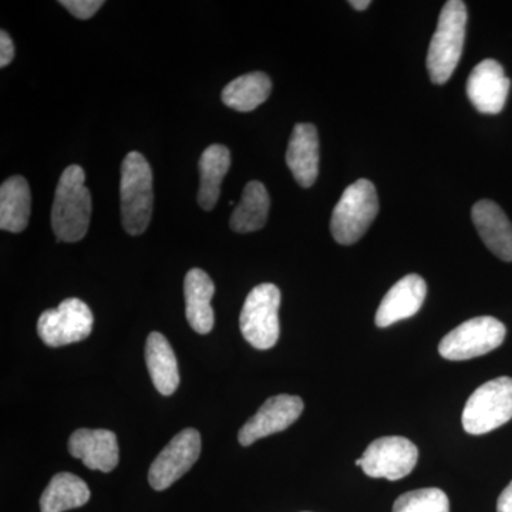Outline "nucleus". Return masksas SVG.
Instances as JSON below:
<instances>
[{"label": "nucleus", "instance_id": "1", "mask_svg": "<svg viewBox=\"0 0 512 512\" xmlns=\"http://www.w3.org/2000/svg\"><path fill=\"white\" fill-rule=\"evenodd\" d=\"M86 174L80 165H69L57 184L52 207V228L62 242L84 238L92 217V195L87 190Z\"/></svg>", "mask_w": 512, "mask_h": 512}, {"label": "nucleus", "instance_id": "2", "mask_svg": "<svg viewBox=\"0 0 512 512\" xmlns=\"http://www.w3.org/2000/svg\"><path fill=\"white\" fill-rule=\"evenodd\" d=\"M121 222L127 234L141 235L153 215V171L143 154L131 151L121 164Z\"/></svg>", "mask_w": 512, "mask_h": 512}, {"label": "nucleus", "instance_id": "3", "mask_svg": "<svg viewBox=\"0 0 512 512\" xmlns=\"http://www.w3.org/2000/svg\"><path fill=\"white\" fill-rule=\"evenodd\" d=\"M467 6L461 0H448L443 6L436 33L427 53V70L431 82H448L460 63L466 39Z\"/></svg>", "mask_w": 512, "mask_h": 512}, {"label": "nucleus", "instance_id": "4", "mask_svg": "<svg viewBox=\"0 0 512 512\" xmlns=\"http://www.w3.org/2000/svg\"><path fill=\"white\" fill-rule=\"evenodd\" d=\"M379 212L372 181L357 180L343 192L330 221V232L340 245H353L366 234Z\"/></svg>", "mask_w": 512, "mask_h": 512}, {"label": "nucleus", "instance_id": "5", "mask_svg": "<svg viewBox=\"0 0 512 512\" xmlns=\"http://www.w3.org/2000/svg\"><path fill=\"white\" fill-rule=\"evenodd\" d=\"M279 308H281V291L278 286L261 284L249 292L239 316V328L252 348L258 350L274 348L281 333Z\"/></svg>", "mask_w": 512, "mask_h": 512}, {"label": "nucleus", "instance_id": "6", "mask_svg": "<svg viewBox=\"0 0 512 512\" xmlns=\"http://www.w3.org/2000/svg\"><path fill=\"white\" fill-rule=\"evenodd\" d=\"M512 419V379L498 377L478 387L464 407V430L481 436L504 426Z\"/></svg>", "mask_w": 512, "mask_h": 512}, {"label": "nucleus", "instance_id": "7", "mask_svg": "<svg viewBox=\"0 0 512 512\" xmlns=\"http://www.w3.org/2000/svg\"><path fill=\"white\" fill-rule=\"evenodd\" d=\"M505 335L507 329L503 322L493 316H478L447 333L440 342L439 353L454 362L474 359L500 348Z\"/></svg>", "mask_w": 512, "mask_h": 512}, {"label": "nucleus", "instance_id": "8", "mask_svg": "<svg viewBox=\"0 0 512 512\" xmlns=\"http://www.w3.org/2000/svg\"><path fill=\"white\" fill-rule=\"evenodd\" d=\"M93 323L89 306L80 299L70 298L60 303L59 308L40 315L37 333L49 348H60L89 338Z\"/></svg>", "mask_w": 512, "mask_h": 512}, {"label": "nucleus", "instance_id": "9", "mask_svg": "<svg viewBox=\"0 0 512 512\" xmlns=\"http://www.w3.org/2000/svg\"><path fill=\"white\" fill-rule=\"evenodd\" d=\"M359 461L366 476L397 481L412 473L419 450L404 437H382L366 448Z\"/></svg>", "mask_w": 512, "mask_h": 512}, {"label": "nucleus", "instance_id": "10", "mask_svg": "<svg viewBox=\"0 0 512 512\" xmlns=\"http://www.w3.org/2000/svg\"><path fill=\"white\" fill-rule=\"evenodd\" d=\"M201 454V434L195 429H184L158 454L148 471V481L157 491L170 488L175 481L197 463Z\"/></svg>", "mask_w": 512, "mask_h": 512}, {"label": "nucleus", "instance_id": "11", "mask_svg": "<svg viewBox=\"0 0 512 512\" xmlns=\"http://www.w3.org/2000/svg\"><path fill=\"white\" fill-rule=\"evenodd\" d=\"M305 409L301 397L291 394H278L266 400L258 413L239 430V444L251 446L255 441L281 433L301 417Z\"/></svg>", "mask_w": 512, "mask_h": 512}, {"label": "nucleus", "instance_id": "12", "mask_svg": "<svg viewBox=\"0 0 512 512\" xmlns=\"http://www.w3.org/2000/svg\"><path fill=\"white\" fill-rule=\"evenodd\" d=\"M510 86L503 66L493 59H487L478 63L468 77L467 96L480 113L498 114L507 103Z\"/></svg>", "mask_w": 512, "mask_h": 512}, {"label": "nucleus", "instance_id": "13", "mask_svg": "<svg viewBox=\"0 0 512 512\" xmlns=\"http://www.w3.org/2000/svg\"><path fill=\"white\" fill-rule=\"evenodd\" d=\"M69 453L90 470L110 473L119 464V441L110 430L79 429L70 436Z\"/></svg>", "mask_w": 512, "mask_h": 512}, {"label": "nucleus", "instance_id": "14", "mask_svg": "<svg viewBox=\"0 0 512 512\" xmlns=\"http://www.w3.org/2000/svg\"><path fill=\"white\" fill-rule=\"evenodd\" d=\"M427 296L426 281L420 275L404 276L390 288L376 312V326L389 328L420 311Z\"/></svg>", "mask_w": 512, "mask_h": 512}, {"label": "nucleus", "instance_id": "15", "mask_svg": "<svg viewBox=\"0 0 512 512\" xmlns=\"http://www.w3.org/2000/svg\"><path fill=\"white\" fill-rule=\"evenodd\" d=\"M319 158L316 127L308 123L296 124L286 151V164L301 187H312L318 180Z\"/></svg>", "mask_w": 512, "mask_h": 512}, {"label": "nucleus", "instance_id": "16", "mask_svg": "<svg viewBox=\"0 0 512 512\" xmlns=\"http://www.w3.org/2000/svg\"><path fill=\"white\" fill-rule=\"evenodd\" d=\"M471 217L485 247L497 258L512 262V224L500 205L491 200L478 201Z\"/></svg>", "mask_w": 512, "mask_h": 512}, {"label": "nucleus", "instance_id": "17", "mask_svg": "<svg viewBox=\"0 0 512 512\" xmlns=\"http://www.w3.org/2000/svg\"><path fill=\"white\" fill-rule=\"evenodd\" d=\"M215 285L207 272L200 268L191 269L185 275V316L195 332L207 335L214 328V309L211 301Z\"/></svg>", "mask_w": 512, "mask_h": 512}, {"label": "nucleus", "instance_id": "18", "mask_svg": "<svg viewBox=\"0 0 512 512\" xmlns=\"http://www.w3.org/2000/svg\"><path fill=\"white\" fill-rule=\"evenodd\" d=\"M146 363L158 392L163 396H171L180 386V372L174 350L161 333L153 332L148 335Z\"/></svg>", "mask_w": 512, "mask_h": 512}, {"label": "nucleus", "instance_id": "19", "mask_svg": "<svg viewBox=\"0 0 512 512\" xmlns=\"http://www.w3.org/2000/svg\"><path fill=\"white\" fill-rule=\"evenodd\" d=\"M32 195L28 181L22 175H13L0 187V228L3 231H25L29 224Z\"/></svg>", "mask_w": 512, "mask_h": 512}, {"label": "nucleus", "instance_id": "20", "mask_svg": "<svg viewBox=\"0 0 512 512\" xmlns=\"http://www.w3.org/2000/svg\"><path fill=\"white\" fill-rule=\"evenodd\" d=\"M200 190L198 204L204 211H211L220 200L221 184L231 167V153L222 144H212L202 153L200 160Z\"/></svg>", "mask_w": 512, "mask_h": 512}, {"label": "nucleus", "instance_id": "21", "mask_svg": "<svg viewBox=\"0 0 512 512\" xmlns=\"http://www.w3.org/2000/svg\"><path fill=\"white\" fill-rule=\"evenodd\" d=\"M269 207L271 200L265 185L259 181H251L245 185L241 201L232 212L229 225L238 234L258 231L268 221Z\"/></svg>", "mask_w": 512, "mask_h": 512}, {"label": "nucleus", "instance_id": "22", "mask_svg": "<svg viewBox=\"0 0 512 512\" xmlns=\"http://www.w3.org/2000/svg\"><path fill=\"white\" fill-rule=\"evenodd\" d=\"M89 485L70 473H59L52 478L40 497V511L66 512L89 503Z\"/></svg>", "mask_w": 512, "mask_h": 512}, {"label": "nucleus", "instance_id": "23", "mask_svg": "<svg viewBox=\"0 0 512 512\" xmlns=\"http://www.w3.org/2000/svg\"><path fill=\"white\" fill-rule=\"evenodd\" d=\"M271 90V79L265 73H248L237 77L225 86L222 101L229 109L248 113L265 103Z\"/></svg>", "mask_w": 512, "mask_h": 512}, {"label": "nucleus", "instance_id": "24", "mask_svg": "<svg viewBox=\"0 0 512 512\" xmlns=\"http://www.w3.org/2000/svg\"><path fill=\"white\" fill-rule=\"evenodd\" d=\"M393 512H450V501L440 488H423L400 495Z\"/></svg>", "mask_w": 512, "mask_h": 512}, {"label": "nucleus", "instance_id": "25", "mask_svg": "<svg viewBox=\"0 0 512 512\" xmlns=\"http://www.w3.org/2000/svg\"><path fill=\"white\" fill-rule=\"evenodd\" d=\"M59 3L69 10L74 18L82 20L93 18L104 5L103 0H63Z\"/></svg>", "mask_w": 512, "mask_h": 512}, {"label": "nucleus", "instance_id": "26", "mask_svg": "<svg viewBox=\"0 0 512 512\" xmlns=\"http://www.w3.org/2000/svg\"><path fill=\"white\" fill-rule=\"evenodd\" d=\"M15 57V46H13L12 37L6 30L0 32V67L9 66Z\"/></svg>", "mask_w": 512, "mask_h": 512}, {"label": "nucleus", "instance_id": "27", "mask_svg": "<svg viewBox=\"0 0 512 512\" xmlns=\"http://www.w3.org/2000/svg\"><path fill=\"white\" fill-rule=\"evenodd\" d=\"M497 512H512V481L498 498Z\"/></svg>", "mask_w": 512, "mask_h": 512}, {"label": "nucleus", "instance_id": "28", "mask_svg": "<svg viewBox=\"0 0 512 512\" xmlns=\"http://www.w3.org/2000/svg\"><path fill=\"white\" fill-rule=\"evenodd\" d=\"M349 5L356 10H366L372 5V2L370 0H352V2H349Z\"/></svg>", "mask_w": 512, "mask_h": 512}]
</instances>
